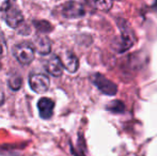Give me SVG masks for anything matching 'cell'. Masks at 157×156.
<instances>
[{"label": "cell", "mask_w": 157, "mask_h": 156, "mask_svg": "<svg viewBox=\"0 0 157 156\" xmlns=\"http://www.w3.org/2000/svg\"><path fill=\"white\" fill-rule=\"evenodd\" d=\"M35 48L32 44L23 42L13 47V56L21 65H29L35 57Z\"/></svg>", "instance_id": "6da1fadb"}, {"label": "cell", "mask_w": 157, "mask_h": 156, "mask_svg": "<svg viewBox=\"0 0 157 156\" xmlns=\"http://www.w3.org/2000/svg\"><path fill=\"white\" fill-rule=\"evenodd\" d=\"M59 8H60L61 15L68 19L80 18V17L85 16L86 14L85 6L80 2L74 1V0H70V1L64 2Z\"/></svg>", "instance_id": "7a4b0ae2"}, {"label": "cell", "mask_w": 157, "mask_h": 156, "mask_svg": "<svg viewBox=\"0 0 157 156\" xmlns=\"http://www.w3.org/2000/svg\"><path fill=\"white\" fill-rule=\"evenodd\" d=\"M119 28L121 31V36H120V42H119V51H125L128 48H130L134 45V33H132V29L128 27V24L125 21H121L119 24Z\"/></svg>", "instance_id": "3957f363"}, {"label": "cell", "mask_w": 157, "mask_h": 156, "mask_svg": "<svg viewBox=\"0 0 157 156\" xmlns=\"http://www.w3.org/2000/svg\"><path fill=\"white\" fill-rule=\"evenodd\" d=\"M92 82L95 85V87L99 90L101 92H103L104 94L107 95H114L118 91V87L116 83H113L112 81H110L108 78H106L105 76L101 75V74H94L92 76Z\"/></svg>", "instance_id": "277c9868"}, {"label": "cell", "mask_w": 157, "mask_h": 156, "mask_svg": "<svg viewBox=\"0 0 157 156\" xmlns=\"http://www.w3.org/2000/svg\"><path fill=\"white\" fill-rule=\"evenodd\" d=\"M29 86L35 93H45L50 87L48 76L44 74H31L29 77Z\"/></svg>", "instance_id": "5b68a950"}, {"label": "cell", "mask_w": 157, "mask_h": 156, "mask_svg": "<svg viewBox=\"0 0 157 156\" xmlns=\"http://www.w3.org/2000/svg\"><path fill=\"white\" fill-rule=\"evenodd\" d=\"M25 18H24V14L19 9L12 6L9 11H6V23L8 26L13 29H18L21 26H23Z\"/></svg>", "instance_id": "8992f818"}, {"label": "cell", "mask_w": 157, "mask_h": 156, "mask_svg": "<svg viewBox=\"0 0 157 156\" xmlns=\"http://www.w3.org/2000/svg\"><path fill=\"white\" fill-rule=\"evenodd\" d=\"M55 102L49 97H42L37 102V109H39L40 117L44 120H48L54 115Z\"/></svg>", "instance_id": "52a82bcc"}, {"label": "cell", "mask_w": 157, "mask_h": 156, "mask_svg": "<svg viewBox=\"0 0 157 156\" xmlns=\"http://www.w3.org/2000/svg\"><path fill=\"white\" fill-rule=\"evenodd\" d=\"M61 61L63 63V67L68 73H76L79 67V60L77 56L71 50H64Z\"/></svg>", "instance_id": "ba28073f"}, {"label": "cell", "mask_w": 157, "mask_h": 156, "mask_svg": "<svg viewBox=\"0 0 157 156\" xmlns=\"http://www.w3.org/2000/svg\"><path fill=\"white\" fill-rule=\"evenodd\" d=\"M45 70L48 74H50L54 77H60L63 74V63L61 61V58L58 56H52L50 59H48L45 63Z\"/></svg>", "instance_id": "9c48e42d"}, {"label": "cell", "mask_w": 157, "mask_h": 156, "mask_svg": "<svg viewBox=\"0 0 157 156\" xmlns=\"http://www.w3.org/2000/svg\"><path fill=\"white\" fill-rule=\"evenodd\" d=\"M33 46H34L35 50L42 56L49 55L50 51H52V42L48 39V36H44V34H39L34 39Z\"/></svg>", "instance_id": "30bf717a"}, {"label": "cell", "mask_w": 157, "mask_h": 156, "mask_svg": "<svg viewBox=\"0 0 157 156\" xmlns=\"http://www.w3.org/2000/svg\"><path fill=\"white\" fill-rule=\"evenodd\" d=\"M94 8H96L99 11H104V12H107L111 9L112 2L113 0H88Z\"/></svg>", "instance_id": "8fae6325"}, {"label": "cell", "mask_w": 157, "mask_h": 156, "mask_svg": "<svg viewBox=\"0 0 157 156\" xmlns=\"http://www.w3.org/2000/svg\"><path fill=\"white\" fill-rule=\"evenodd\" d=\"M21 85H23V80L19 75H12L9 78V87L13 91H18L21 88Z\"/></svg>", "instance_id": "7c38bea8"}, {"label": "cell", "mask_w": 157, "mask_h": 156, "mask_svg": "<svg viewBox=\"0 0 157 156\" xmlns=\"http://www.w3.org/2000/svg\"><path fill=\"white\" fill-rule=\"evenodd\" d=\"M15 0H0V11H9L14 6Z\"/></svg>", "instance_id": "4fadbf2b"}, {"label": "cell", "mask_w": 157, "mask_h": 156, "mask_svg": "<svg viewBox=\"0 0 157 156\" xmlns=\"http://www.w3.org/2000/svg\"><path fill=\"white\" fill-rule=\"evenodd\" d=\"M4 46H6V44H4L3 36H2L1 34H0V56H1V55H2V52H3Z\"/></svg>", "instance_id": "5bb4252c"}, {"label": "cell", "mask_w": 157, "mask_h": 156, "mask_svg": "<svg viewBox=\"0 0 157 156\" xmlns=\"http://www.w3.org/2000/svg\"><path fill=\"white\" fill-rule=\"evenodd\" d=\"M3 101H4V95H3V93H2L1 90H0V105L3 104Z\"/></svg>", "instance_id": "9a60e30c"}]
</instances>
